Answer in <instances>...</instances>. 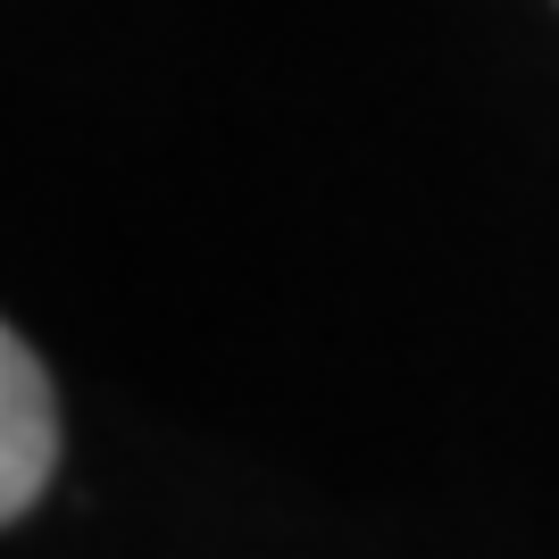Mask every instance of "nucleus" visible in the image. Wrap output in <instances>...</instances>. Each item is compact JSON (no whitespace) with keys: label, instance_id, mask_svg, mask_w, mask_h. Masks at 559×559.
<instances>
[{"label":"nucleus","instance_id":"nucleus-1","mask_svg":"<svg viewBox=\"0 0 559 559\" xmlns=\"http://www.w3.org/2000/svg\"><path fill=\"white\" fill-rule=\"evenodd\" d=\"M50 467H59V393L43 359L0 326V526L43 501Z\"/></svg>","mask_w":559,"mask_h":559}]
</instances>
